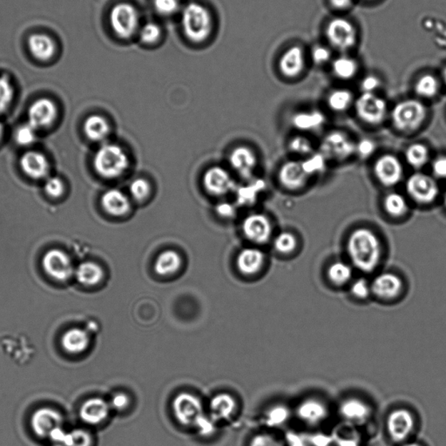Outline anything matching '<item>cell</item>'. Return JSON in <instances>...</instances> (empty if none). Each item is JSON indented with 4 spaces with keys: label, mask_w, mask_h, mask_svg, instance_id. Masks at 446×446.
Instances as JSON below:
<instances>
[{
    "label": "cell",
    "mask_w": 446,
    "mask_h": 446,
    "mask_svg": "<svg viewBox=\"0 0 446 446\" xmlns=\"http://www.w3.org/2000/svg\"><path fill=\"white\" fill-rule=\"evenodd\" d=\"M347 250L353 265L365 273L376 270L380 263V240L369 228L353 231L347 243Z\"/></svg>",
    "instance_id": "6da1fadb"
},
{
    "label": "cell",
    "mask_w": 446,
    "mask_h": 446,
    "mask_svg": "<svg viewBox=\"0 0 446 446\" xmlns=\"http://www.w3.org/2000/svg\"><path fill=\"white\" fill-rule=\"evenodd\" d=\"M181 22L188 41L199 44L211 37L213 31L212 15L208 8L201 4H188L181 11Z\"/></svg>",
    "instance_id": "7a4b0ae2"
},
{
    "label": "cell",
    "mask_w": 446,
    "mask_h": 446,
    "mask_svg": "<svg viewBox=\"0 0 446 446\" xmlns=\"http://www.w3.org/2000/svg\"><path fill=\"white\" fill-rule=\"evenodd\" d=\"M127 153L119 146L106 144L98 150L93 158V167L98 175L106 179L117 178L127 171Z\"/></svg>",
    "instance_id": "3957f363"
},
{
    "label": "cell",
    "mask_w": 446,
    "mask_h": 446,
    "mask_svg": "<svg viewBox=\"0 0 446 446\" xmlns=\"http://www.w3.org/2000/svg\"><path fill=\"white\" fill-rule=\"evenodd\" d=\"M392 122L402 132H412L420 127L427 117V109L421 101L406 100L395 106Z\"/></svg>",
    "instance_id": "277c9868"
},
{
    "label": "cell",
    "mask_w": 446,
    "mask_h": 446,
    "mask_svg": "<svg viewBox=\"0 0 446 446\" xmlns=\"http://www.w3.org/2000/svg\"><path fill=\"white\" fill-rule=\"evenodd\" d=\"M109 21L113 33L121 39L132 38L140 30L139 11L129 3L114 6L110 11Z\"/></svg>",
    "instance_id": "5b68a950"
},
{
    "label": "cell",
    "mask_w": 446,
    "mask_h": 446,
    "mask_svg": "<svg viewBox=\"0 0 446 446\" xmlns=\"http://www.w3.org/2000/svg\"><path fill=\"white\" fill-rule=\"evenodd\" d=\"M355 152L356 144L348 134L340 131L328 134L320 146V153H322L327 160L345 161L353 156Z\"/></svg>",
    "instance_id": "8992f818"
},
{
    "label": "cell",
    "mask_w": 446,
    "mask_h": 446,
    "mask_svg": "<svg viewBox=\"0 0 446 446\" xmlns=\"http://www.w3.org/2000/svg\"><path fill=\"white\" fill-rule=\"evenodd\" d=\"M43 270L58 282H66L75 274L70 256L65 251L53 248L46 252L42 260Z\"/></svg>",
    "instance_id": "52a82bcc"
},
{
    "label": "cell",
    "mask_w": 446,
    "mask_h": 446,
    "mask_svg": "<svg viewBox=\"0 0 446 446\" xmlns=\"http://www.w3.org/2000/svg\"><path fill=\"white\" fill-rule=\"evenodd\" d=\"M406 191L410 198L420 204L433 203L440 193L439 185L435 179L423 173H415L409 177Z\"/></svg>",
    "instance_id": "ba28073f"
},
{
    "label": "cell",
    "mask_w": 446,
    "mask_h": 446,
    "mask_svg": "<svg viewBox=\"0 0 446 446\" xmlns=\"http://www.w3.org/2000/svg\"><path fill=\"white\" fill-rule=\"evenodd\" d=\"M358 116L363 121L377 125L385 120L387 104L384 98L373 93H364L356 102Z\"/></svg>",
    "instance_id": "9c48e42d"
},
{
    "label": "cell",
    "mask_w": 446,
    "mask_h": 446,
    "mask_svg": "<svg viewBox=\"0 0 446 446\" xmlns=\"http://www.w3.org/2000/svg\"><path fill=\"white\" fill-rule=\"evenodd\" d=\"M173 410L181 424L192 425L203 417V405L198 398L188 393H181L173 402Z\"/></svg>",
    "instance_id": "30bf717a"
},
{
    "label": "cell",
    "mask_w": 446,
    "mask_h": 446,
    "mask_svg": "<svg viewBox=\"0 0 446 446\" xmlns=\"http://www.w3.org/2000/svg\"><path fill=\"white\" fill-rule=\"evenodd\" d=\"M327 37L330 44L343 51L351 49L357 41V31L353 24L345 19H335L327 27Z\"/></svg>",
    "instance_id": "8fae6325"
},
{
    "label": "cell",
    "mask_w": 446,
    "mask_h": 446,
    "mask_svg": "<svg viewBox=\"0 0 446 446\" xmlns=\"http://www.w3.org/2000/svg\"><path fill=\"white\" fill-rule=\"evenodd\" d=\"M57 117V106L49 98L35 101L29 110V124L35 130L52 127Z\"/></svg>",
    "instance_id": "7c38bea8"
},
{
    "label": "cell",
    "mask_w": 446,
    "mask_h": 446,
    "mask_svg": "<svg viewBox=\"0 0 446 446\" xmlns=\"http://www.w3.org/2000/svg\"><path fill=\"white\" fill-rule=\"evenodd\" d=\"M415 420L412 413L406 409H396L390 413L386 421L387 432L395 442L408 439L413 432Z\"/></svg>",
    "instance_id": "4fadbf2b"
},
{
    "label": "cell",
    "mask_w": 446,
    "mask_h": 446,
    "mask_svg": "<svg viewBox=\"0 0 446 446\" xmlns=\"http://www.w3.org/2000/svg\"><path fill=\"white\" fill-rule=\"evenodd\" d=\"M374 173L377 179L385 187H393L400 183L404 169L398 158L392 155H384L374 165Z\"/></svg>",
    "instance_id": "5bb4252c"
},
{
    "label": "cell",
    "mask_w": 446,
    "mask_h": 446,
    "mask_svg": "<svg viewBox=\"0 0 446 446\" xmlns=\"http://www.w3.org/2000/svg\"><path fill=\"white\" fill-rule=\"evenodd\" d=\"M61 413L51 408L39 409L31 418V429L39 437H49L55 429L62 427Z\"/></svg>",
    "instance_id": "9a60e30c"
},
{
    "label": "cell",
    "mask_w": 446,
    "mask_h": 446,
    "mask_svg": "<svg viewBox=\"0 0 446 446\" xmlns=\"http://www.w3.org/2000/svg\"><path fill=\"white\" fill-rule=\"evenodd\" d=\"M22 171L33 180H44L49 176L50 163L45 155L38 151H27L19 161Z\"/></svg>",
    "instance_id": "2e32d148"
},
{
    "label": "cell",
    "mask_w": 446,
    "mask_h": 446,
    "mask_svg": "<svg viewBox=\"0 0 446 446\" xmlns=\"http://www.w3.org/2000/svg\"><path fill=\"white\" fill-rule=\"evenodd\" d=\"M372 293L377 298L392 300L400 295L402 282L400 276L393 273H382L374 278L372 283Z\"/></svg>",
    "instance_id": "e0dca14e"
},
{
    "label": "cell",
    "mask_w": 446,
    "mask_h": 446,
    "mask_svg": "<svg viewBox=\"0 0 446 446\" xmlns=\"http://www.w3.org/2000/svg\"><path fill=\"white\" fill-rule=\"evenodd\" d=\"M243 230L246 238L256 243L268 242L272 234L270 221L266 216L259 214L248 216L244 220Z\"/></svg>",
    "instance_id": "ac0fdd59"
},
{
    "label": "cell",
    "mask_w": 446,
    "mask_h": 446,
    "mask_svg": "<svg viewBox=\"0 0 446 446\" xmlns=\"http://www.w3.org/2000/svg\"><path fill=\"white\" fill-rule=\"evenodd\" d=\"M310 177L303 171L302 161H287L279 172V180L284 188L290 191H298L305 186Z\"/></svg>",
    "instance_id": "d6986e66"
},
{
    "label": "cell",
    "mask_w": 446,
    "mask_h": 446,
    "mask_svg": "<svg viewBox=\"0 0 446 446\" xmlns=\"http://www.w3.org/2000/svg\"><path fill=\"white\" fill-rule=\"evenodd\" d=\"M203 183L208 192L218 196L230 192L235 185L230 173L220 167L209 168L205 173Z\"/></svg>",
    "instance_id": "ffe728a7"
},
{
    "label": "cell",
    "mask_w": 446,
    "mask_h": 446,
    "mask_svg": "<svg viewBox=\"0 0 446 446\" xmlns=\"http://www.w3.org/2000/svg\"><path fill=\"white\" fill-rule=\"evenodd\" d=\"M109 409L108 402L101 398H91L81 405L80 417L84 423L97 425L102 423L108 417Z\"/></svg>",
    "instance_id": "44dd1931"
},
{
    "label": "cell",
    "mask_w": 446,
    "mask_h": 446,
    "mask_svg": "<svg viewBox=\"0 0 446 446\" xmlns=\"http://www.w3.org/2000/svg\"><path fill=\"white\" fill-rule=\"evenodd\" d=\"M341 415L346 421L353 424H363L372 416V409L365 402L358 398H349L342 402Z\"/></svg>",
    "instance_id": "7402d4cb"
},
{
    "label": "cell",
    "mask_w": 446,
    "mask_h": 446,
    "mask_svg": "<svg viewBox=\"0 0 446 446\" xmlns=\"http://www.w3.org/2000/svg\"><path fill=\"white\" fill-rule=\"evenodd\" d=\"M297 415L306 424L318 425L327 417V406L315 398H309L298 405Z\"/></svg>",
    "instance_id": "603a6c76"
},
{
    "label": "cell",
    "mask_w": 446,
    "mask_h": 446,
    "mask_svg": "<svg viewBox=\"0 0 446 446\" xmlns=\"http://www.w3.org/2000/svg\"><path fill=\"white\" fill-rule=\"evenodd\" d=\"M30 53L34 58L41 61H47L54 57L56 54V44L52 38L47 34H33L29 39Z\"/></svg>",
    "instance_id": "cb8c5ba5"
},
{
    "label": "cell",
    "mask_w": 446,
    "mask_h": 446,
    "mask_svg": "<svg viewBox=\"0 0 446 446\" xmlns=\"http://www.w3.org/2000/svg\"><path fill=\"white\" fill-rule=\"evenodd\" d=\"M280 70L288 78H295L301 74L305 67V57L299 46H292L283 54L280 61Z\"/></svg>",
    "instance_id": "d4e9b609"
},
{
    "label": "cell",
    "mask_w": 446,
    "mask_h": 446,
    "mask_svg": "<svg viewBox=\"0 0 446 446\" xmlns=\"http://www.w3.org/2000/svg\"><path fill=\"white\" fill-rule=\"evenodd\" d=\"M101 205L106 213L113 216H122L129 211L128 197L119 189H110L101 197Z\"/></svg>",
    "instance_id": "484cf974"
},
{
    "label": "cell",
    "mask_w": 446,
    "mask_h": 446,
    "mask_svg": "<svg viewBox=\"0 0 446 446\" xmlns=\"http://www.w3.org/2000/svg\"><path fill=\"white\" fill-rule=\"evenodd\" d=\"M90 337L86 330L74 328L66 331L61 339V345L66 353L78 355L88 350Z\"/></svg>",
    "instance_id": "4316f807"
},
{
    "label": "cell",
    "mask_w": 446,
    "mask_h": 446,
    "mask_svg": "<svg viewBox=\"0 0 446 446\" xmlns=\"http://www.w3.org/2000/svg\"><path fill=\"white\" fill-rule=\"evenodd\" d=\"M264 254L258 248H248L239 254L238 266L239 270L245 275H254L262 268L264 263Z\"/></svg>",
    "instance_id": "83f0119b"
},
{
    "label": "cell",
    "mask_w": 446,
    "mask_h": 446,
    "mask_svg": "<svg viewBox=\"0 0 446 446\" xmlns=\"http://www.w3.org/2000/svg\"><path fill=\"white\" fill-rule=\"evenodd\" d=\"M230 164L240 175L250 176L256 165V158L250 149L240 147L232 152Z\"/></svg>",
    "instance_id": "f1b7e54d"
},
{
    "label": "cell",
    "mask_w": 446,
    "mask_h": 446,
    "mask_svg": "<svg viewBox=\"0 0 446 446\" xmlns=\"http://www.w3.org/2000/svg\"><path fill=\"white\" fill-rule=\"evenodd\" d=\"M75 276L83 286L93 287L100 283L104 276L103 270L93 262L81 263L75 270Z\"/></svg>",
    "instance_id": "f546056e"
},
{
    "label": "cell",
    "mask_w": 446,
    "mask_h": 446,
    "mask_svg": "<svg viewBox=\"0 0 446 446\" xmlns=\"http://www.w3.org/2000/svg\"><path fill=\"white\" fill-rule=\"evenodd\" d=\"M325 117L323 113L313 111L300 112L292 117V124L295 128L301 131H313L322 127L325 123Z\"/></svg>",
    "instance_id": "4dcf8cb0"
},
{
    "label": "cell",
    "mask_w": 446,
    "mask_h": 446,
    "mask_svg": "<svg viewBox=\"0 0 446 446\" xmlns=\"http://www.w3.org/2000/svg\"><path fill=\"white\" fill-rule=\"evenodd\" d=\"M110 131L109 125L105 118L93 114L86 120L84 132L86 137L93 141H101L108 137Z\"/></svg>",
    "instance_id": "1f68e13d"
},
{
    "label": "cell",
    "mask_w": 446,
    "mask_h": 446,
    "mask_svg": "<svg viewBox=\"0 0 446 446\" xmlns=\"http://www.w3.org/2000/svg\"><path fill=\"white\" fill-rule=\"evenodd\" d=\"M181 266V258L176 251L167 250L158 256L155 270L160 275H171L178 271Z\"/></svg>",
    "instance_id": "d6a6232c"
},
{
    "label": "cell",
    "mask_w": 446,
    "mask_h": 446,
    "mask_svg": "<svg viewBox=\"0 0 446 446\" xmlns=\"http://www.w3.org/2000/svg\"><path fill=\"white\" fill-rule=\"evenodd\" d=\"M213 414L217 418L227 420L235 409V402L230 395L219 394L213 398L211 404Z\"/></svg>",
    "instance_id": "836d02e7"
},
{
    "label": "cell",
    "mask_w": 446,
    "mask_h": 446,
    "mask_svg": "<svg viewBox=\"0 0 446 446\" xmlns=\"http://www.w3.org/2000/svg\"><path fill=\"white\" fill-rule=\"evenodd\" d=\"M328 278L335 285H345L353 278V268L343 262L333 263L328 268Z\"/></svg>",
    "instance_id": "e575fe53"
},
{
    "label": "cell",
    "mask_w": 446,
    "mask_h": 446,
    "mask_svg": "<svg viewBox=\"0 0 446 446\" xmlns=\"http://www.w3.org/2000/svg\"><path fill=\"white\" fill-rule=\"evenodd\" d=\"M429 150L425 145L415 143L406 149L405 158L408 164L413 168L420 169L428 163Z\"/></svg>",
    "instance_id": "d590c367"
},
{
    "label": "cell",
    "mask_w": 446,
    "mask_h": 446,
    "mask_svg": "<svg viewBox=\"0 0 446 446\" xmlns=\"http://www.w3.org/2000/svg\"><path fill=\"white\" fill-rule=\"evenodd\" d=\"M385 208L390 216L401 217L408 211V203L404 196L398 193H390L384 201Z\"/></svg>",
    "instance_id": "8d00e7d4"
},
{
    "label": "cell",
    "mask_w": 446,
    "mask_h": 446,
    "mask_svg": "<svg viewBox=\"0 0 446 446\" xmlns=\"http://www.w3.org/2000/svg\"><path fill=\"white\" fill-rule=\"evenodd\" d=\"M353 98V94L350 93V91L335 90L328 98V104L333 111L343 112L350 108Z\"/></svg>",
    "instance_id": "74e56055"
},
{
    "label": "cell",
    "mask_w": 446,
    "mask_h": 446,
    "mask_svg": "<svg viewBox=\"0 0 446 446\" xmlns=\"http://www.w3.org/2000/svg\"><path fill=\"white\" fill-rule=\"evenodd\" d=\"M440 84L437 78L432 75L426 74L417 81L415 90L417 96L430 98L436 96L439 92Z\"/></svg>",
    "instance_id": "f35d334b"
},
{
    "label": "cell",
    "mask_w": 446,
    "mask_h": 446,
    "mask_svg": "<svg viewBox=\"0 0 446 446\" xmlns=\"http://www.w3.org/2000/svg\"><path fill=\"white\" fill-rule=\"evenodd\" d=\"M333 71L335 76L342 80H349L358 72V65L353 59L342 57L333 63Z\"/></svg>",
    "instance_id": "ab89813d"
},
{
    "label": "cell",
    "mask_w": 446,
    "mask_h": 446,
    "mask_svg": "<svg viewBox=\"0 0 446 446\" xmlns=\"http://www.w3.org/2000/svg\"><path fill=\"white\" fill-rule=\"evenodd\" d=\"M326 161V157L322 153H313L305 161H302L303 171H305L309 177L318 175V173L325 171Z\"/></svg>",
    "instance_id": "60d3db41"
},
{
    "label": "cell",
    "mask_w": 446,
    "mask_h": 446,
    "mask_svg": "<svg viewBox=\"0 0 446 446\" xmlns=\"http://www.w3.org/2000/svg\"><path fill=\"white\" fill-rule=\"evenodd\" d=\"M140 39L144 44L153 45L160 41L163 31L155 22H148L139 30Z\"/></svg>",
    "instance_id": "b9f144b4"
},
{
    "label": "cell",
    "mask_w": 446,
    "mask_h": 446,
    "mask_svg": "<svg viewBox=\"0 0 446 446\" xmlns=\"http://www.w3.org/2000/svg\"><path fill=\"white\" fill-rule=\"evenodd\" d=\"M274 245L280 253L290 254L297 248L298 240L292 233L282 232L276 236Z\"/></svg>",
    "instance_id": "7bdbcfd3"
},
{
    "label": "cell",
    "mask_w": 446,
    "mask_h": 446,
    "mask_svg": "<svg viewBox=\"0 0 446 446\" xmlns=\"http://www.w3.org/2000/svg\"><path fill=\"white\" fill-rule=\"evenodd\" d=\"M92 444L91 434L85 430L77 429L66 433L64 446H92Z\"/></svg>",
    "instance_id": "ee69618b"
},
{
    "label": "cell",
    "mask_w": 446,
    "mask_h": 446,
    "mask_svg": "<svg viewBox=\"0 0 446 446\" xmlns=\"http://www.w3.org/2000/svg\"><path fill=\"white\" fill-rule=\"evenodd\" d=\"M290 151L299 156H310L313 153V145L309 139L303 136H295L290 142Z\"/></svg>",
    "instance_id": "f6af8a7d"
},
{
    "label": "cell",
    "mask_w": 446,
    "mask_h": 446,
    "mask_svg": "<svg viewBox=\"0 0 446 446\" xmlns=\"http://www.w3.org/2000/svg\"><path fill=\"white\" fill-rule=\"evenodd\" d=\"M153 7L161 16H173L181 10L180 0H153Z\"/></svg>",
    "instance_id": "bcb514c9"
},
{
    "label": "cell",
    "mask_w": 446,
    "mask_h": 446,
    "mask_svg": "<svg viewBox=\"0 0 446 446\" xmlns=\"http://www.w3.org/2000/svg\"><path fill=\"white\" fill-rule=\"evenodd\" d=\"M44 191L51 198H60L65 193V184L60 177H49L44 185Z\"/></svg>",
    "instance_id": "7dc6e473"
},
{
    "label": "cell",
    "mask_w": 446,
    "mask_h": 446,
    "mask_svg": "<svg viewBox=\"0 0 446 446\" xmlns=\"http://www.w3.org/2000/svg\"><path fill=\"white\" fill-rule=\"evenodd\" d=\"M14 88L6 78H0V113L9 108L14 98Z\"/></svg>",
    "instance_id": "c3c4849f"
},
{
    "label": "cell",
    "mask_w": 446,
    "mask_h": 446,
    "mask_svg": "<svg viewBox=\"0 0 446 446\" xmlns=\"http://www.w3.org/2000/svg\"><path fill=\"white\" fill-rule=\"evenodd\" d=\"M36 130L31 128L29 124L21 126L15 133V140L19 145L30 146L36 141Z\"/></svg>",
    "instance_id": "681fc988"
},
{
    "label": "cell",
    "mask_w": 446,
    "mask_h": 446,
    "mask_svg": "<svg viewBox=\"0 0 446 446\" xmlns=\"http://www.w3.org/2000/svg\"><path fill=\"white\" fill-rule=\"evenodd\" d=\"M350 292L354 298L360 300L369 298L370 294H372L370 283L364 278L358 279L353 282L351 284Z\"/></svg>",
    "instance_id": "f907efd6"
},
{
    "label": "cell",
    "mask_w": 446,
    "mask_h": 446,
    "mask_svg": "<svg viewBox=\"0 0 446 446\" xmlns=\"http://www.w3.org/2000/svg\"><path fill=\"white\" fill-rule=\"evenodd\" d=\"M129 191L133 199L141 201L147 198L150 192V186L147 181L136 179L130 185Z\"/></svg>",
    "instance_id": "816d5d0a"
},
{
    "label": "cell",
    "mask_w": 446,
    "mask_h": 446,
    "mask_svg": "<svg viewBox=\"0 0 446 446\" xmlns=\"http://www.w3.org/2000/svg\"><path fill=\"white\" fill-rule=\"evenodd\" d=\"M289 417V412L283 406L272 409L268 414L267 421L271 425H283Z\"/></svg>",
    "instance_id": "f5cc1de1"
},
{
    "label": "cell",
    "mask_w": 446,
    "mask_h": 446,
    "mask_svg": "<svg viewBox=\"0 0 446 446\" xmlns=\"http://www.w3.org/2000/svg\"><path fill=\"white\" fill-rule=\"evenodd\" d=\"M376 150V144L372 140L364 139L356 145V152L361 157L367 158L373 155Z\"/></svg>",
    "instance_id": "db71d44e"
},
{
    "label": "cell",
    "mask_w": 446,
    "mask_h": 446,
    "mask_svg": "<svg viewBox=\"0 0 446 446\" xmlns=\"http://www.w3.org/2000/svg\"><path fill=\"white\" fill-rule=\"evenodd\" d=\"M250 446H282V444L275 437L267 434H262V435L255 436L252 440Z\"/></svg>",
    "instance_id": "11a10c76"
},
{
    "label": "cell",
    "mask_w": 446,
    "mask_h": 446,
    "mask_svg": "<svg viewBox=\"0 0 446 446\" xmlns=\"http://www.w3.org/2000/svg\"><path fill=\"white\" fill-rule=\"evenodd\" d=\"M432 172L437 178L446 179V156H440L433 161Z\"/></svg>",
    "instance_id": "9f6ffc18"
},
{
    "label": "cell",
    "mask_w": 446,
    "mask_h": 446,
    "mask_svg": "<svg viewBox=\"0 0 446 446\" xmlns=\"http://www.w3.org/2000/svg\"><path fill=\"white\" fill-rule=\"evenodd\" d=\"M330 51L325 49V47L318 46L313 51V59L315 64H325V63L330 60Z\"/></svg>",
    "instance_id": "6f0895ef"
},
{
    "label": "cell",
    "mask_w": 446,
    "mask_h": 446,
    "mask_svg": "<svg viewBox=\"0 0 446 446\" xmlns=\"http://www.w3.org/2000/svg\"><path fill=\"white\" fill-rule=\"evenodd\" d=\"M128 404L129 398L127 395L124 393L116 394V396L112 398V407L117 410H121L127 408Z\"/></svg>",
    "instance_id": "680465c9"
},
{
    "label": "cell",
    "mask_w": 446,
    "mask_h": 446,
    "mask_svg": "<svg viewBox=\"0 0 446 446\" xmlns=\"http://www.w3.org/2000/svg\"><path fill=\"white\" fill-rule=\"evenodd\" d=\"M380 85V81L377 77L367 76L362 82V88L365 93H373Z\"/></svg>",
    "instance_id": "91938a15"
},
{
    "label": "cell",
    "mask_w": 446,
    "mask_h": 446,
    "mask_svg": "<svg viewBox=\"0 0 446 446\" xmlns=\"http://www.w3.org/2000/svg\"><path fill=\"white\" fill-rule=\"evenodd\" d=\"M331 6L338 10H345L353 4V0H330Z\"/></svg>",
    "instance_id": "94428289"
},
{
    "label": "cell",
    "mask_w": 446,
    "mask_h": 446,
    "mask_svg": "<svg viewBox=\"0 0 446 446\" xmlns=\"http://www.w3.org/2000/svg\"><path fill=\"white\" fill-rule=\"evenodd\" d=\"M217 211H218L221 216H230L234 213V208L228 203H223L217 208Z\"/></svg>",
    "instance_id": "6125c7cd"
},
{
    "label": "cell",
    "mask_w": 446,
    "mask_h": 446,
    "mask_svg": "<svg viewBox=\"0 0 446 446\" xmlns=\"http://www.w3.org/2000/svg\"><path fill=\"white\" fill-rule=\"evenodd\" d=\"M3 133H4V127H3V124L1 123V121H0V141L2 140Z\"/></svg>",
    "instance_id": "be15d7a7"
},
{
    "label": "cell",
    "mask_w": 446,
    "mask_h": 446,
    "mask_svg": "<svg viewBox=\"0 0 446 446\" xmlns=\"http://www.w3.org/2000/svg\"><path fill=\"white\" fill-rule=\"evenodd\" d=\"M404 446H421V445L417 443H409V444H405Z\"/></svg>",
    "instance_id": "e7e4bbea"
},
{
    "label": "cell",
    "mask_w": 446,
    "mask_h": 446,
    "mask_svg": "<svg viewBox=\"0 0 446 446\" xmlns=\"http://www.w3.org/2000/svg\"><path fill=\"white\" fill-rule=\"evenodd\" d=\"M444 80H445V84H446V69H445V72H444Z\"/></svg>",
    "instance_id": "03108f58"
},
{
    "label": "cell",
    "mask_w": 446,
    "mask_h": 446,
    "mask_svg": "<svg viewBox=\"0 0 446 446\" xmlns=\"http://www.w3.org/2000/svg\"><path fill=\"white\" fill-rule=\"evenodd\" d=\"M445 207H446V193H445Z\"/></svg>",
    "instance_id": "003e7915"
}]
</instances>
